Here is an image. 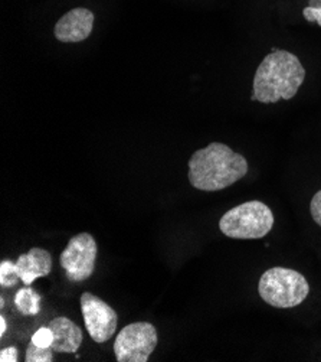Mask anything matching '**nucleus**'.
Masks as SVG:
<instances>
[{
    "label": "nucleus",
    "mask_w": 321,
    "mask_h": 362,
    "mask_svg": "<svg viewBox=\"0 0 321 362\" xmlns=\"http://www.w3.org/2000/svg\"><path fill=\"white\" fill-rule=\"evenodd\" d=\"M249 170L248 160L228 144L212 141L189 160V182L195 189L217 192L236 184Z\"/></svg>",
    "instance_id": "obj_1"
},
{
    "label": "nucleus",
    "mask_w": 321,
    "mask_h": 362,
    "mask_svg": "<svg viewBox=\"0 0 321 362\" xmlns=\"http://www.w3.org/2000/svg\"><path fill=\"white\" fill-rule=\"evenodd\" d=\"M305 80V68L297 55L275 49L268 54L257 68L253 83V101L274 104L291 100Z\"/></svg>",
    "instance_id": "obj_2"
},
{
    "label": "nucleus",
    "mask_w": 321,
    "mask_h": 362,
    "mask_svg": "<svg viewBox=\"0 0 321 362\" xmlns=\"http://www.w3.org/2000/svg\"><path fill=\"white\" fill-rule=\"evenodd\" d=\"M258 293L272 308L290 309L301 305L308 298L310 284L297 270L271 267L260 279Z\"/></svg>",
    "instance_id": "obj_3"
},
{
    "label": "nucleus",
    "mask_w": 321,
    "mask_h": 362,
    "mask_svg": "<svg viewBox=\"0 0 321 362\" xmlns=\"http://www.w3.org/2000/svg\"><path fill=\"white\" fill-rule=\"evenodd\" d=\"M274 214L261 201H248L228 209L219 221L221 231L235 240H258L271 233Z\"/></svg>",
    "instance_id": "obj_4"
},
{
    "label": "nucleus",
    "mask_w": 321,
    "mask_h": 362,
    "mask_svg": "<svg viewBox=\"0 0 321 362\" xmlns=\"http://www.w3.org/2000/svg\"><path fill=\"white\" fill-rule=\"evenodd\" d=\"M159 342L155 325L134 322L127 325L117 335L113 351L119 362H147Z\"/></svg>",
    "instance_id": "obj_5"
},
{
    "label": "nucleus",
    "mask_w": 321,
    "mask_h": 362,
    "mask_svg": "<svg viewBox=\"0 0 321 362\" xmlns=\"http://www.w3.org/2000/svg\"><path fill=\"white\" fill-rule=\"evenodd\" d=\"M98 245L90 233L74 235L61 252L59 263L71 281H84L95 270Z\"/></svg>",
    "instance_id": "obj_6"
},
{
    "label": "nucleus",
    "mask_w": 321,
    "mask_h": 362,
    "mask_svg": "<svg viewBox=\"0 0 321 362\" xmlns=\"http://www.w3.org/2000/svg\"><path fill=\"white\" fill-rule=\"evenodd\" d=\"M80 303L85 328L91 339L97 344L110 341L117 331V312L109 303H105L102 299L90 292H84L81 295Z\"/></svg>",
    "instance_id": "obj_7"
},
{
    "label": "nucleus",
    "mask_w": 321,
    "mask_h": 362,
    "mask_svg": "<svg viewBox=\"0 0 321 362\" xmlns=\"http://www.w3.org/2000/svg\"><path fill=\"white\" fill-rule=\"evenodd\" d=\"M94 28V13L85 8L66 12L55 25L54 35L59 42L78 44L85 41Z\"/></svg>",
    "instance_id": "obj_8"
},
{
    "label": "nucleus",
    "mask_w": 321,
    "mask_h": 362,
    "mask_svg": "<svg viewBox=\"0 0 321 362\" xmlns=\"http://www.w3.org/2000/svg\"><path fill=\"white\" fill-rule=\"evenodd\" d=\"M52 256L45 248L33 247L25 255H20L16 262V270L20 281L25 286H30L35 280L47 277L52 272Z\"/></svg>",
    "instance_id": "obj_9"
},
{
    "label": "nucleus",
    "mask_w": 321,
    "mask_h": 362,
    "mask_svg": "<svg viewBox=\"0 0 321 362\" xmlns=\"http://www.w3.org/2000/svg\"><path fill=\"white\" fill-rule=\"evenodd\" d=\"M48 327L54 332L52 349L59 354H75L83 345V329L65 316H58L49 322Z\"/></svg>",
    "instance_id": "obj_10"
},
{
    "label": "nucleus",
    "mask_w": 321,
    "mask_h": 362,
    "mask_svg": "<svg viewBox=\"0 0 321 362\" xmlns=\"http://www.w3.org/2000/svg\"><path fill=\"white\" fill-rule=\"evenodd\" d=\"M41 302L42 296L29 286L19 288L15 296L16 309L25 316L38 315L41 310Z\"/></svg>",
    "instance_id": "obj_11"
},
{
    "label": "nucleus",
    "mask_w": 321,
    "mask_h": 362,
    "mask_svg": "<svg viewBox=\"0 0 321 362\" xmlns=\"http://www.w3.org/2000/svg\"><path fill=\"white\" fill-rule=\"evenodd\" d=\"M20 281V277L16 270V263L11 260H4L0 263V286L4 288L15 287Z\"/></svg>",
    "instance_id": "obj_12"
},
{
    "label": "nucleus",
    "mask_w": 321,
    "mask_h": 362,
    "mask_svg": "<svg viewBox=\"0 0 321 362\" xmlns=\"http://www.w3.org/2000/svg\"><path fill=\"white\" fill-rule=\"evenodd\" d=\"M54 349L52 346L49 348H42L35 345L32 341L26 349L25 361L26 362H52L54 361Z\"/></svg>",
    "instance_id": "obj_13"
},
{
    "label": "nucleus",
    "mask_w": 321,
    "mask_h": 362,
    "mask_svg": "<svg viewBox=\"0 0 321 362\" xmlns=\"http://www.w3.org/2000/svg\"><path fill=\"white\" fill-rule=\"evenodd\" d=\"M303 16L307 22L321 26V0H308V6L303 9Z\"/></svg>",
    "instance_id": "obj_14"
},
{
    "label": "nucleus",
    "mask_w": 321,
    "mask_h": 362,
    "mask_svg": "<svg viewBox=\"0 0 321 362\" xmlns=\"http://www.w3.org/2000/svg\"><path fill=\"white\" fill-rule=\"evenodd\" d=\"M35 345L42 346V348H49L54 344V332L49 327H44L40 328L37 332L33 334L32 339H30Z\"/></svg>",
    "instance_id": "obj_15"
},
{
    "label": "nucleus",
    "mask_w": 321,
    "mask_h": 362,
    "mask_svg": "<svg viewBox=\"0 0 321 362\" xmlns=\"http://www.w3.org/2000/svg\"><path fill=\"white\" fill-rule=\"evenodd\" d=\"M310 212L315 224L321 227V189L313 197L310 204Z\"/></svg>",
    "instance_id": "obj_16"
},
{
    "label": "nucleus",
    "mask_w": 321,
    "mask_h": 362,
    "mask_svg": "<svg viewBox=\"0 0 321 362\" xmlns=\"http://www.w3.org/2000/svg\"><path fill=\"white\" fill-rule=\"evenodd\" d=\"M18 358H19V354H18L16 346L5 348V349H2V352H0V361L2 362H16Z\"/></svg>",
    "instance_id": "obj_17"
},
{
    "label": "nucleus",
    "mask_w": 321,
    "mask_h": 362,
    "mask_svg": "<svg viewBox=\"0 0 321 362\" xmlns=\"http://www.w3.org/2000/svg\"><path fill=\"white\" fill-rule=\"evenodd\" d=\"M6 328H8V322H6V317L2 315L0 316V337H5L6 334Z\"/></svg>",
    "instance_id": "obj_18"
}]
</instances>
